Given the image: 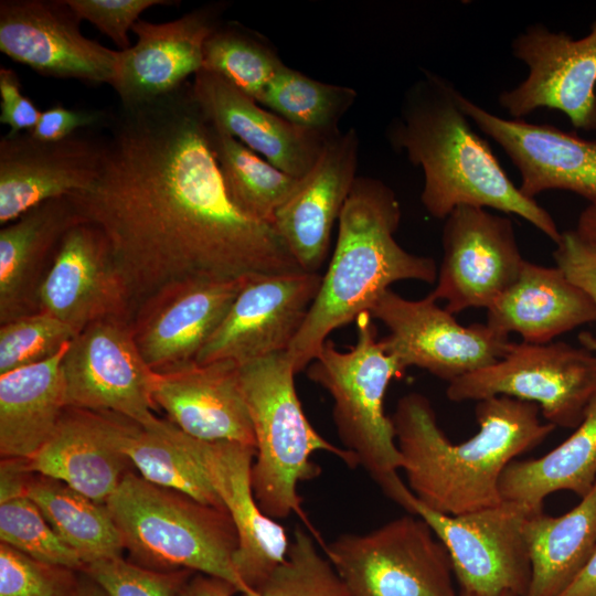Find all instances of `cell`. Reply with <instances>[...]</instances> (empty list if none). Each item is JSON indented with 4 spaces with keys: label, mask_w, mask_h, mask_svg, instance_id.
I'll return each mask as SVG.
<instances>
[{
    "label": "cell",
    "mask_w": 596,
    "mask_h": 596,
    "mask_svg": "<svg viewBox=\"0 0 596 596\" xmlns=\"http://www.w3.org/2000/svg\"><path fill=\"white\" fill-rule=\"evenodd\" d=\"M106 505L132 562L157 571L189 570L257 594L238 576L237 534L226 510L156 486L129 471Z\"/></svg>",
    "instance_id": "5"
},
{
    "label": "cell",
    "mask_w": 596,
    "mask_h": 596,
    "mask_svg": "<svg viewBox=\"0 0 596 596\" xmlns=\"http://www.w3.org/2000/svg\"><path fill=\"white\" fill-rule=\"evenodd\" d=\"M558 596H596V549L581 572Z\"/></svg>",
    "instance_id": "47"
},
{
    "label": "cell",
    "mask_w": 596,
    "mask_h": 596,
    "mask_svg": "<svg viewBox=\"0 0 596 596\" xmlns=\"http://www.w3.org/2000/svg\"><path fill=\"white\" fill-rule=\"evenodd\" d=\"M524 536L531 562L525 596H558L596 549V482L563 515L530 514Z\"/></svg>",
    "instance_id": "30"
},
{
    "label": "cell",
    "mask_w": 596,
    "mask_h": 596,
    "mask_svg": "<svg viewBox=\"0 0 596 596\" xmlns=\"http://www.w3.org/2000/svg\"><path fill=\"white\" fill-rule=\"evenodd\" d=\"M540 413L539 405L510 396L478 401V433L455 445L425 395L402 396L391 419L407 487L423 505L448 515L499 504L504 469L555 429Z\"/></svg>",
    "instance_id": "2"
},
{
    "label": "cell",
    "mask_w": 596,
    "mask_h": 596,
    "mask_svg": "<svg viewBox=\"0 0 596 596\" xmlns=\"http://www.w3.org/2000/svg\"><path fill=\"white\" fill-rule=\"evenodd\" d=\"M576 232L596 242V204H589L579 215Z\"/></svg>",
    "instance_id": "48"
},
{
    "label": "cell",
    "mask_w": 596,
    "mask_h": 596,
    "mask_svg": "<svg viewBox=\"0 0 596 596\" xmlns=\"http://www.w3.org/2000/svg\"><path fill=\"white\" fill-rule=\"evenodd\" d=\"M81 20L95 25L108 36L118 51L131 46L128 32L140 20V14L155 6H174L171 0H66Z\"/></svg>",
    "instance_id": "42"
},
{
    "label": "cell",
    "mask_w": 596,
    "mask_h": 596,
    "mask_svg": "<svg viewBox=\"0 0 596 596\" xmlns=\"http://www.w3.org/2000/svg\"><path fill=\"white\" fill-rule=\"evenodd\" d=\"M76 596H106V594L88 575L81 572Z\"/></svg>",
    "instance_id": "49"
},
{
    "label": "cell",
    "mask_w": 596,
    "mask_h": 596,
    "mask_svg": "<svg viewBox=\"0 0 596 596\" xmlns=\"http://www.w3.org/2000/svg\"><path fill=\"white\" fill-rule=\"evenodd\" d=\"M191 443L235 526L238 542L233 557L235 570L256 592L285 560L290 544L285 528L265 514L255 499L252 466L256 448L193 437Z\"/></svg>",
    "instance_id": "24"
},
{
    "label": "cell",
    "mask_w": 596,
    "mask_h": 596,
    "mask_svg": "<svg viewBox=\"0 0 596 596\" xmlns=\"http://www.w3.org/2000/svg\"><path fill=\"white\" fill-rule=\"evenodd\" d=\"M596 321L590 299L557 267L524 260L518 278L487 308V324L522 342L545 344Z\"/></svg>",
    "instance_id": "28"
},
{
    "label": "cell",
    "mask_w": 596,
    "mask_h": 596,
    "mask_svg": "<svg viewBox=\"0 0 596 596\" xmlns=\"http://www.w3.org/2000/svg\"><path fill=\"white\" fill-rule=\"evenodd\" d=\"M207 136L230 200L247 216L272 224L301 178L275 167L209 120Z\"/></svg>",
    "instance_id": "34"
},
{
    "label": "cell",
    "mask_w": 596,
    "mask_h": 596,
    "mask_svg": "<svg viewBox=\"0 0 596 596\" xmlns=\"http://www.w3.org/2000/svg\"><path fill=\"white\" fill-rule=\"evenodd\" d=\"M326 553L351 596H460L446 547L416 514L342 534Z\"/></svg>",
    "instance_id": "8"
},
{
    "label": "cell",
    "mask_w": 596,
    "mask_h": 596,
    "mask_svg": "<svg viewBox=\"0 0 596 596\" xmlns=\"http://www.w3.org/2000/svg\"><path fill=\"white\" fill-rule=\"evenodd\" d=\"M39 312L77 334L104 319L131 321L134 311L103 232L79 221L64 235L38 294Z\"/></svg>",
    "instance_id": "19"
},
{
    "label": "cell",
    "mask_w": 596,
    "mask_h": 596,
    "mask_svg": "<svg viewBox=\"0 0 596 596\" xmlns=\"http://www.w3.org/2000/svg\"><path fill=\"white\" fill-rule=\"evenodd\" d=\"M81 219L71 196L44 201L0 230V324L39 312L38 294L65 233Z\"/></svg>",
    "instance_id": "27"
},
{
    "label": "cell",
    "mask_w": 596,
    "mask_h": 596,
    "mask_svg": "<svg viewBox=\"0 0 596 596\" xmlns=\"http://www.w3.org/2000/svg\"><path fill=\"white\" fill-rule=\"evenodd\" d=\"M273 44L237 22H222L207 38L203 67L213 72L257 103L284 65Z\"/></svg>",
    "instance_id": "37"
},
{
    "label": "cell",
    "mask_w": 596,
    "mask_h": 596,
    "mask_svg": "<svg viewBox=\"0 0 596 596\" xmlns=\"http://www.w3.org/2000/svg\"><path fill=\"white\" fill-rule=\"evenodd\" d=\"M296 374L286 352L238 365L256 441L253 492L263 512L275 520L301 514L298 485L320 472L310 459L313 453L327 451L358 466L352 454L312 427L295 387Z\"/></svg>",
    "instance_id": "6"
},
{
    "label": "cell",
    "mask_w": 596,
    "mask_h": 596,
    "mask_svg": "<svg viewBox=\"0 0 596 596\" xmlns=\"http://www.w3.org/2000/svg\"><path fill=\"white\" fill-rule=\"evenodd\" d=\"M355 322V344L343 352L327 340L307 375L331 395L343 448L385 496L401 504L409 488L398 476L403 460L392 419L384 412V397L392 379L402 372L376 338L371 315L363 313Z\"/></svg>",
    "instance_id": "7"
},
{
    "label": "cell",
    "mask_w": 596,
    "mask_h": 596,
    "mask_svg": "<svg viewBox=\"0 0 596 596\" xmlns=\"http://www.w3.org/2000/svg\"><path fill=\"white\" fill-rule=\"evenodd\" d=\"M83 573L97 583L106 596H179L193 574L189 570H151L123 556L93 562Z\"/></svg>",
    "instance_id": "41"
},
{
    "label": "cell",
    "mask_w": 596,
    "mask_h": 596,
    "mask_svg": "<svg viewBox=\"0 0 596 596\" xmlns=\"http://www.w3.org/2000/svg\"><path fill=\"white\" fill-rule=\"evenodd\" d=\"M581 347L596 354V336L588 331H583L578 334Z\"/></svg>",
    "instance_id": "50"
},
{
    "label": "cell",
    "mask_w": 596,
    "mask_h": 596,
    "mask_svg": "<svg viewBox=\"0 0 596 596\" xmlns=\"http://www.w3.org/2000/svg\"><path fill=\"white\" fill-rule=\"evenodd\" d=\"M191 87L210 123L294 177L309 173L331 139L288 123L207 70L193 76Z\"/></svg>",
    "instance_id": "26"
},
{
    "label": "cell",
    "mask_w": 596,
    "mask_h": 596,
    "mask_svg": "<svg viewBox=\"0 0 596 596\" xmlns=\"http://www.w3.org/2000/svg\"><path fill=\"white\" fill-rule=\"evenodd\" d=\"M511 49L529 68L520 84L498 97L513 119L546 107L565 114L574 128L596 130V19L581 39L532 24Z\"/></svg>",
    "instance_id": "13"
},
{
    "label": "cell",
    "mask_w": 596,
    "mask_h": 596,
    "mask_svg": "<svg viewBox=\"0 0 596 596\" xmlns=\"http://www.w3.org/2000/svg\"><path fill=\"white\" fill-rule=\"evenodd\" d=\"M456 94L445 78L424 71L386 129L390 145L423 169L425 210L445 220L462 205L494 209L523 217L556 244L561 232L552 215L510 180L488 141L472 129Z\"/></svg>",
    "instance_id": "3"
},
{
    "label": "cell",
    "mask_w": 596,
    "mask_h": 596,
    "mask_svg": "<svg viewBox=\"0 0 596 596\" xmlns=\"http://www.w3.org/2000/svg\"><path fill=\"white\" fill-rule=\"evenodd\" d=\"M322 276L305 270L246 277L196 363L244 364L287 352L317 297Z\"/></svg>",
    "instance_id": "14"
},
{
    "label": "cell",
    "mask_w": 596,
    "mask_h": 596,
    "mask_svg": "<svg viewBox=\"0 0 596 596\" xmlns=\"http://www.w3.org/2000/svg\"><path fill=\"white\" fill-rule=\"evenodd\" d=\"M244 280L179 281L141 302L130 326L148 366L164 373L195 363Z\"/></svg>",
    "instance_id": "18"
},
{
    "label": "cell",
    "mask_w": 596,
    "mask_h": 596,
    "mask_svg": "<svg viewBox=\"0 0 596 596\" xmlns=\"http://www.w3.org/2000/svg\"><path fill=\"white\" fill-rule=\"evenodd\" d=\"M105 130L99 175L70 196L105 235L134 312L179 281L302 270L273 224L230 200L191 83L119 104Z\"/></svg>",
    "instance_id": "1"
},
{
    "label": "cell",
    "mask_w": 596,
    "mask_h": 596,
    "mask_svg": "<svg viewBox=\"0 0 596 596\" xmlns=\"http://www.w3.org/2000/svg\"><path fill=\"white\" fill-rule=\"evenodd\" d=\"M137 425L116 414L66 407L49 440L24 459L25 469L106 504L132 466L124 447Z\"/></svg>",
    "instance_id": "22"
},
{
    "label": "cell",
    "mask_w": 596,
    "mask_h": 596,
    "mask_svg": "<svg viewBox=\"0 0 596 596\" xmlns=\"http://www.w3.org/2000/svg\"><path fill=\"white\" fill-rule=\"evenodd\" d=\"M75 336L71 327L44 312L0 324V375L52 358Z\"/></svg>",
    "instance_id": "39"
},
{
    "label": "cell",
    "mask_w": 596,
    "mask_h": 596,
    "mask_svg": "<svg viewBox=\"0 0 596 596\" xmlns=\"http://www.w3.org/2000/svg\"><path fill=\"white\" fill-rule=\"evenodd\" d=\"M124 451L138 475L148 482L225 510L195 456L191 437L169 419L158 418L149 427L137 425L127 438Z\"/></svg>",
    "instance_id": "33"
},
{
    "label": "cell",
    "mask_w": 596,
    "mask_h": 596,
    "mask_svg": "<svg viewBox=\"0 0 596 596\" xmlns=\"http://www.w3.org/2000/svg\"><path fill=\"white\" fill-rule=\"evenodd\" d=\"M79 576L0 543V596H76Z\"/></svg>",
    "instance_id": "40"
},
{
    "label": "cell",
    "mask_w": 596,
    "mask_h": 596,
    "mask_svg": "<svg viewBox=\"0 0 596 596\" xmlns=\"http://www.w3.org/2000/svg\"><path fill=\"white\" fill-rule=\"evenodd\" d=\"M152 395L156 406L187 435L256 448L235 362H195L170 372H155Z\"/></svg>",
    "instance_id": "25"
},
{
    "label": "cell",
    "mask_w": 596,
    "mask_h": 596,
    "mask_svg": "<svg viewBox=\"0 0 596 596\" xmlns=\"http://www.w3.org/2000/svg\"><path fill=\"white\" fill-rule=\"evenodd\" d=\"M81 130L65 139L46 141L31 132L0 138V225L33 206L70 196L92 187L105 156V136Z\"/></svg>",
    "instance_id": "17"
},
{
    "label": "cell",
    "mask_w": 596,
    "mask_h": 596,
    "mask_svg": "<svg viewBox=\"0 0 596 596\" xmlns=\"http://www.w3.org/2000/svg\"><path fill=\"white\" fill-rule=\"evenodd\" d=\"M228 4L205 3L172 21L138 20L137 41L119 51L111 87L120 105H136L167 95L203 67L204 44L223 22Z\"/></svg>",
    "instance_id": "21"
},
{
    "label": "cell",
    "mask_w": 596,
    "mask_h": 596,
    "mask_svg": "<svg viewBox=\"0 0 596 596\" xmlns=\"http://www.w3.org/2000/svg\"><path fill=\"white\" fill-rule=\"evenodd\" d=\"M258 596H351L312 535L296 526L285 560L256 589Z\"/></svg>",
    "instance_id": "38"
},
{
    "label": "cell",
    "mask_w": 596,
    "mask_h": 596,
    "mask_svg": "<svg viewBox=\"0 0 596 596\" xmlns=\"http://www.w3.org/2000/svg\"><path fill=\"white\" fill-rule=\"evenodd\" d=\"M24 460L1 458L0 541L36 560L83 572L84 563L28 497Z\"/></svg>",
    "instance_id": "35"
},
{
    "label": "cell",
    "mask_w": 596,
    "mask_h": 596,
    "mask_svg": "<svg viewBox=\"0 0 596 596\" xmlns=\"http://www.w3.org/2000/svg\"><path fill=\"white\" fill-rule=\"evenodd\" d=\"M356 97L352 87L311 78L284 64L258 103L297 127L332 138Z\"/></svg>",
    "instance_id": "36"
},
{
    "label": "cell",
    "mask_w": 596,
    "mask_h": 596,
    "mask_svg": "<svg viewBox=\"0 0 596 596\" xmlns=\"http://www.w3.org/2000/svg\"><path fill=\"white\" fill-rule=\"evenodd\" d=\"M359 150L354 128L331 138L274 215L273 226L305 272L318 273L326 262L332 228L359 175Z\"/></svg>",
    "instance_id": "23"
},
{
    "label": "cell",
    "mask_w": 596,
    "mask_h": 596,
    "mask_svg": "<svg viewBox=\"0 0 596 596\" xmlns=\"http://www.w3.org/2000/svg\"><path fill=\"white\" fill-rule=\"evenodd\" d=\"M457 103L478 128L491 137L520 172L528 198L549 190L576 193L596 204V140H586L551 125L504 119L457 91Z\"/></svg>",
    "instance_id": "20"
},
{
    "label": "cell",
    "mask_w": 596,
    "mask_h": 596,
    "mask_svg": "<svg viewBox=\"0 0 596 596\" xmlns=\"http://www.w3.org/2000/svg\"><path fill=\"white\" fill-rule=\"evenodd\" d=\"M110 111L102 109H72L55 104L41 113L31 131L32 136L46 141L65 139L85 129H105Z\"/></svg>",
    "instance_id": "44"
},
{
    "label": "cell",
    "mask_w": 596,
    "mask_h": 596,
    "mask_svg": "<svg viewBox=\"0 0 596 596\" xmlns=\"http://www.w3.org/2000/svg\"><path fill=\"white\" fill-rule=\"evenodd\" d=\"M501 596H517V595H514V594H511V593H504V594H503V595H501Z\"/></svg>",
    "instance_id": "51"
},
{
    "label": "cell",
    "mask_w": 596,
    "mask_h": 596,
    "mask_svg": "<svg viewBox=\"0 0 596 596\" xmlns=\"http://www.w3.org/2000/svg\"><path fill=\"white\" fill-rule=\"evenodd\" d=\"M444 256L428 294L450 313L487 309L518 278L522 257L510 219L462 205L445 219Z\"/></svg>",
    "instance_id": "15"
},
{
    "label": "cell",
    "mask_w": 596,
    "mask_h": 596,
    "mask_svg": "<svg viewBox=\"0 0 596 596\" xmlns=\"http://www.w3.org/2000/svg\"><path fill=\"white\" fill-rule=\"evenodd\" d=\"M67 407L123 416L141 427L159 417L152 387L155 372L134 340L130 321H96L70 342L62 361Z\"/></svg>",
    "instance_id": "12"
},
{
    "label": "cell",
    "mask_w": 596,
    "mask_h": 596,
    "mask_svg": "<svg viewBox=\"0 0 596 596\" xmlns=\"http://www.w3.org/2000/svg\"><path fill=\"white\" fill-rule=\"evenodd\" d=\"M437 302L429 295L406 299L390 288L371 307V317L389 329L381 341L401 372L416 366L449 383L507 353L508 336L487 323L464 326Z\"/></svg>",
    "instance_id": "11"
},
{
    "label": "cell",
    "mask_w": 596,
    "mask_h": 596,
    "mask_svg": "<svg viewBox=\"0 0 596 596\" xmlns=\"http://www.w3.org/2000/svg\"><path fill=\"white\" fill-rule=\"evenodd\" d=\"M596 482V396L573 434L546 455L513 460L500 479L501 500L533 512L542 511L544 499L568 490L586 496Z\"/></svg>",
    "instance_id": "31"
},
{
    "label": "cell",
    "mask_w": 596,
    "mask_h": 596,
    "mask_svg": "<svg viewBox=\"0 0 596 596\" xmlns=\"http://www.w3.org/2000/svg\"><path fill=\"white\" fill-rule=\"evenodd\" d=\"M402 507L422 518L446 547L460 596H525L531 562L524 525L536 512L502 500L490 508L448 515L423 505L412 491Z\"/></svg>",
    "instance_id": "10"
},
{
    "label": "cell",
    "mask_w": 596,
    "mask_h": 596,
    "mask_svg": "<svg viewBox=\"0 0 596 596\" xmlns=\"http://www.w3.org/2000/svg\"><path fill=\"white\" fill-rule=\"evenodd\" d=\"M553 257L556 266L596 309V242L583 237L576 230L561 232Z\"/></svg>",
    "instance_id": "43"
},
{
    "label": "cell",
    "mask_w": 596,
    "mask_h": 596,
    "mask_svg": "<svg viewBox=\"0 0 596 596\" xmlns=\"http://www.w3.org/2000/svg\"><path fill=\"white\" fill-rule=\"evenodd\" d=\"M66 0H1L0 51L42 76L111 85L118 50L84 36Z\"/></svg>",
    "instance_id": "16"
},
{
    "label": "cell",
    "mask_w": 596,
    "mask_h": 596,
    "mask_svg": "<svg viewBox=\"0 0 596 596\" xmlns=\"http://www.w3.org/2000/svg\"><path fill=\"white\" fill-rule=\"evenodd\" d=\"M453 402L503 395L539 405L546 422L577 427L596 396V354L564 342H511L496 363L448 383Z\"/></svg>",
    "instance_id": "9"
},
{
    "label": "cell",
    "mask_w": 596,
    "mask_h": 596,
    "mask_svg": "<svg viewBox=\"0 0 596 596\" xmlns=\"http://www.w3.org/2000/svg\"><path fill=\"white\" fill-rule=\"evenodd\" d=\"M402 211L383 181L358 175L338 221L333 255L307 318L286 354L296 373L317 358L328 336L370 311L394 283L434 284L435 260L395 240Z\"/></svg>",
    "instance_id": "4"
},
{
    "label": "cell",
    "mask_w": 596,
    "mask_h": 596,
    "mask_svg": "<svg viewBox=\"0 0 596 596\" xmlns=\"http://www.w3.org/2000/svg\"><path fill=\"white\" fill-rule=\"evenodd\" d=\"M0 123L9 126L8 132H31L42 111L22 93L21 82L12 68L0 67Z\"/></svg>",
    "instance_id": "45"
},
{
    "label": "cell",
    "mask_w": 596,
    "mask_h": 596,
    "mask_svg": "<svg viewBox=\"0 0 596 596\" xmlns=\"http://www.w3.org/2000/svg\"><path fill=\"white\" fill-rule=\"evenodd\" d=\"M25 492L58 536L86 565L123 556L124 543L106 504L96 502L68 485L30 473Z\"/></svg>",
    "instance_id": "32"
},
{
    "label": "cell",
    "mask_w": 596,
    "mask_h": 596,
    "mask_svg": "<svg viewBox=\"0 0 596 596\" xmlns=\"http://www.w3.org/2000/svg\"><path fill=\"white\" fill-rule=\"evenodd\" d=\"M52 358L0 375L1 458L29 459L54 433L65 411L62 361Z\"/></svg>",
    "instance_id": "29"
},
{
    "label": "cell",
    "mask_w": 596,
    "mask_h": 596,
    "mask_svg": "<svg viewBox=\"0 0 596 596\" xmlns=\"http://www.w3.org/2000/svg\"><path fill=\"white\" fill-rule=\"evenodd\" d=\"M238 590L221 578L193 573L182 586L179 596H235ZM242 596H258V594H242Z\"/></svg>",
    "instance_id": "46"
}]
</instances>
